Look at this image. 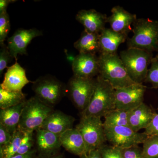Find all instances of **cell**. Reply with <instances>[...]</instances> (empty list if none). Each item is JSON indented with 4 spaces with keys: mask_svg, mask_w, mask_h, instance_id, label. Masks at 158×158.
<instances>
[{
    "mask_svg": "<svg viewBox=\"0 0 158 158\" xmlns=\"http://www.w3.org/2000/svg\"><path fill=\"white\" fill-rule=\"evenodd\" d=\"M145 82L152 84L154 87L158 88V61L152 59L150 68L148 69Z\"/></svg>",
    "mask_w": 158,
    "mask_h": 158,
    "instance_id": "obj_30",
    "label": "cell"
},
{
    "mask_svg": "<svg viewBox=\"0 0 158 158\" xmlns=\"http://www.w3.org/2000/svg\"><path fill=\"white\" fill-rule=\"evenodd\" d=\"M144 133L148 136H156L158 137V114L155 113L152 120L148 127L145 129Z\"/></svg>",
    "mask_w": 158,
    "mask_h": 158,
    "instance_id": "obj_33",
    "label": "cell"
},
{
    "mask_svg": "<svg viewBox=\"0 0 158 158\" xmlns=\"http://www.w3.org/2000/svg\"><path fill=\"white\" fill-rule=\"evenodd\" d=\"M102 158H123L120 148L103 144L98 148Z\"/></svg>",
    "mask_w": 158,
    "mask_h": 158,
    "instance_id": "obj_29",
    "label": "cell"
},
{
    "mask_svg": "<svg viewBox=\"0 0 158 158\" xmlns=\"http://www.w3.org/2000/svg\"><path fill=\"white\" fill-rule=\"evenodd\" d=\"M155 113L144 102L131 110L128 117L129 127L135 132L146 128L152 120Z\"/></svg>",
    "mask_w": 158,
    "mask_h": 158,
    "instance_id": "obj_19",
    "label": "cell"
},
{
    "mask_svg": "<svg viewBox=\"0 0 158 158\" xmlns=\"http://www.w3.org/2000/svg\"><path fill=\"white\" fill-rule=\"evenodd\" d=\"M131 79L136 84L145 81L152 52L133 48L121 51L119 55Z\"/></svg>",
    "mask_w": 158,
    "mask_h": 158,
    "instance_id": "obj_4",
    "label": "cell"
},
{
    "mask_svg": "<svg viewBox=\"0 0 158 158\" xmlns=\"http://www.w3.org/2000/svg\"><path fill=\"white\" fill-rule=\"evenodd\" d=\"M11 59H12L8 47L5 44L1 45L0 49V75H2L4 69L8 68L7 65L10 62Z\"/></svg>",
    "mask_w": 158,
    "mask_h": 158,
    "instance_id": "obj_31",
    "label": "cell"
},
{
    "mask_svg": "<svg viewBox=\"0 0 158 158\" xmlns=\"http://www.w3.org/2000/svg\"><path fill=\"white\" fill-rule=\"evenodd\" d=\"M133 35L128 40V48L153 52L158 51V21L137 19L133 25Z\"/></svg>",
    "mask_w": 158,
    "mask_h": 158,
    "instance_id": "obj_3",
    "label": "cell"
},
{
    "mask_svg": "<svg viewBox=\"0 0 158 158\" xmlns=\"http://www.w3.org/2000/svg\"><path fill=\"white\" fill-rule=\"evenodd\" d=\"M36 158H64L63 155L62 154L59 153L55 155L50 156L47 157H38Z\"/></svg>",
    "mask_w": 158,
    "mask_h": 158,
    "instance_id": "obj_38",
    "label": "cell"
},
{
    "mask_svg": "<svg viewBox=\"0 0 158 158\" xmlns=\"http://www.w3.org/2000/svg\"><path fill=\"white\" fill-rule=\"evenodd\" d=\"M23 135V132L18 129L12 134V137L9 143L4 147H0L2 148L5 158H10L16 154Z\"/></svg>",
    "mask_w": 158,
    "mask_h": 158,
    "instance_id": "obj_25",
    "label": "cell"
},
{
    "mask_svg": "<svg viewBox=\"0 0 158 158\" xmlns=\"http://www.w3.org/2000/svg\"><path fill=\"white\" fill-rule=\"evenodd\" d=\"M42 33L37 29H19L8 40V47L12 59H17V55H26L27 48L32 40L42 36Z\"/></svg>",
    "mask_w": 158,
    "mask_h": 158,
    "instance_id": "obj_11",
    "label": "cell"
},
{
    "mask_svg": "<svg viewBox=\"0 0 158 158\" xmlns=\"http://www.w3.org/2000/svg\"><path fill=\"white\" fill-rule=\"evenodd\" d=\"M62 147L75 155L81 156L86 152L85 141L81 133L76 128L67 130L60 135Z\"/></svg>",
    "mask_w": 158,
    "mask_h": 158,
    "instance_id": "obj_18",
    "label": "cell"
},
{
    "mask_svg": "<svg viewBox=\"0 0 158 158\" xmlns=\"http://www.w3.org/2000/svg\"><path fill=\"white\" fill-rule=\"evenodd\" d=\"M53 110V108L35 96L27 100L18 129L23 132H34L40 129L46 118Z\"/></svg>",
    "mask_w": 158,
    "mask_h": 158,
    "instance_id": "obj_5",
    "label": "cell"
},
{
    "mask_svg": "<svg viewBox=\"0 0 158 158\" xmlns=\"http://www.w3.org/2000/svg\"><path fill=\"white\" fill-rule=\"evenodd\" d=\"M73 76L85 78H94L99 74L98 57L96 55L79 53L72 62Z\"/></svg>",
    "mask_w": 158,
    "mask_h": 158,
    "instance_id": "obj_12",
    "label": "cell"
},
{
    "mask_svg": "<svg viewBox=\"0 0 158 158\" xmlns=\"http://www.w3.org/2000/svg\"><path fill=\"white\" fill-rule=\"evenodd\" d=\"M12 134L2 124L0 123V147H3L9 142Z\"/></svg>",
    "mask_w": 158,
    "mask_h": 158,
    "instance_id": "obj_34",
    "label": "cell"
},
{
    "mask_svg": "<svg viewBox=\"0 0 158 158\" xmlns=\"http://www.w3.org/2000/svg\"><path fill=\"white\" fill-rule=\"evenodd\" d=\"M120 149L123 158H143L142 149L138 145Z\"/></svg>",
    "mask_w": 158,
    "mask_h": 158,
    "instance_id": "obj_32",
    "label": "cell"
},
{
    "mask_svg": "<svg viewBox=\"0 0 158 158\" xmlns=\"http://www.w3.org/2000/svg\"><path fill=\"white\" fill-rule=\"evenodd\" d=\"M76 128L81 133L85 141L86 152L98 149L106 141L101 117L81 116Z\"/></svg>",
    "mask_w": 158,
    "mask_h": 158,
    "instance_id": "obj_7",
    "label": "cell"
},
{
    "mask_svg": "<svg viewBox=\"0 0 158 158\" xmlns=\"http://www.w3.org/2000/svg\"><path fill=\"white\" fill-rule=\"evenodd\" d=\"M96 79L93 95L88 106L81 113V116L102 117L116 109L115 88L99 75Z\"/></svg>",
    "mask_w": 158,
    "mask_h": 158,
    "instance_id": "obj_1",
    "label": "cell"
},
{
    "mask_svg": "<svg viewBox=\"0 0 158 158\" xmlns=\"http://www.w3.org/2000/svg\"><path fill=\"white\" fill-rule=\"evenodd\" d=\"M35 144L38 157H47L59 153L62 147L60 135L46 130L36 131Z\"/></svg>",
    "mask_w": 158,
    "mask_h": 158,
    "instance_id": "obj_13",
    "label": "cell"
},
{
    "mask_svg": "<svg viewBox=\"0 0 158 158\" xmlns=\"http://www.w3.org/2000/svg\"><path fill=\"white\" fill-rule=\"evenodd\" d=\"M23 132V136L16 154H26L34 149L35 139L34 138V132L26 131Z\"/></svg>",
    "mask_w": 158,
    "mask_h": 158,
    "instance_id": "obj_27",
    "label": "cell"
},
{
    "mask_svg": "<svg viewBox=\"0 0 158 158\" xmlns=\"http://www.w3.org/2000/svg\"><path fill=\"white\" fill-rule=\"evenodd\" d=\"M96 79L73 76L66 86V92L76 107L81 113L87 108L94 91Z\"/></svg>",
    "mask_w": 158,
    "mask_h": 158,
    "instance_id": "obj_8",
    "label": "cell"
},
{
    "mask_svg": "<svg viewBox=\"0 0 158 158\" xmlns=\"http://www.w3.org/2000/svg\"><path fill=\"white\" fill-rule=\"evenodd\" d=\"M75 118L59 110L53 111L46 118L40 129L46 130L60 135L73 128Z\"/></svg>",
    "mask_w": 158,
    "mask_h": 158,
    "instance_id": "obj_17",
    "label": "cell"
},
{
    "mask_svg": "<svg viewBox=\"0 0 158 158\" xmlns=\"http://www.w3.org/2000/svg\"><path fill=\"white\" fill-rule=\"evenodd\" d=\"M106 15L94 10H81L78 12L76 19L84 26L85 31L99 34L105 28L107 23Z\"/></svg>",
    "mask_w": 158,
    "mask_h": 158,
    "instance_id": "obj_16",
    "label": "cell"
},
{
    "mask_svg": "<svg viewBox=\"0 0 158 158\" xmlns=\"http://www.w3.org/2000/svg\"><path fill=\"white\" fill-rule=\"evenodd\" d=\"M25 102L0 110V123L12 134L18 128Z\"/></svg>",
    "mask_w": 158,
    "mask_h": 158,
    "instance_id": "obj_21",
    "label": "cell"
},
{
    "mask_svg": "<svg viewBox=\"0 0 158 158\" xmlns=\"http://www.w3.org/2000/svg\"><path fill=\"white\" fill-rule=\"evenodd\" d=\"M10 30V22L7 11L0 13V45L4 44Z\"/></svg>",
    "mask_w": 158,
    "mask_h": 158,
    "instance_id": "obj_28",
    "label": "cell"
},
{
    "mask_svg": "<svg viewBox=\"0 0 158 158\" xmlns=\"http://www.w3.org/2000/svg\"><path fill=\"white\" fill-rule=\"evenodd\" d=\"M33 90L40 100L53 108L66 93V86L51 76L40 77L33 82Z\"/></svg>",
    "mask_w": 158,
    "mask_h": 158,
    "instance_id": "obj_6",
    "label": "cell"
},
{
    "mask_svg": "<svg viewBox=\"0 0 158 158\" xmlns=\"http://www.w3.org/2000/svg\"><path fill=\"white\" fill-rule=\"evenodd\" d=\"M80 158H102L98 149L94 150L88 152H85L81 156Z\"/></svg>",
    "mask_w": 158,
    "mask_h": 158,
    "instance_id": "obj_35",
    "label": "cell"
},
{
    "mask_svg": "<svg viewBox=\"0 0 158 158\" xmlns=\"http://www.w3.org/2000/svg\"><path fill=\"white\" fill-rule=\"evenodd\" d=\"M25 95L22 91H7L0 88V108L7 109L26 101Z\"/></svg>",
    "mask_w": 158,
    "mask_h": 158,
    "instance_id": "obj_24",
    "label": "cell"
},
{
    "mask_svg": "<svg viewBox=\"0 0 158 158\" xmlns=\"http://www.w3.org/2000/svg\"><path fill=\"white\" fill-rule=\"evenodd\" d=\"M127 35L119 34L111 28H105L99 35L100 53H116L118 47L124 43Z\"/></svg>",
    "mask_w": 158,
    "mask_h": 158,
    "instance_id": "obj_20",
    "label": "cell"
},
{
    "mask_svg": "<svg viewBox=\"0 0 158 158\" xmlns=\"http://www.w3.org/2000/svg\"><path fill=\"white\" fill-rule=\"evenodd\" d=\"M153 59H154V60H157V61H158V54L156 55V56L155 57H153Z\"/></svg>",
    "mask_w": 158,
    "mask_h": 158,
    "instance_id": "obj_39",
    "label": "cell"
},
{
    "mask_svg": "<svg viewBox=\"0 0 158 158\" xmlns=\"http://www.w3.org/2000/svg\"><path fill=\"white\" fill-rule=\"evenodd\" d=\"M143 158H158V137L148 136L143 143Z\"/></svg>",
    "mask_w": 158,
    "mask_h": 158,
    "instance_id": "obj_26",
    "label": "cell"
},
{
    "mask_svg": "<svg viewBox=\"0 0 158 158\" xmlns=\"http://www.w3.org/2000/svg\"><path fill=\"white\" fill-rule=\"evenodd\" d=\"M111 11V15L107 18L110 28L117 33L127 35L138 19L136 15L130 13L119 6L113 7Z\"/></svg>",
    "mask_w": 158,
    "mask_h": 158,
    "instance_id": "obj_14",
    "label": "cell"
},
{
    "mask_svg": "<svg viewBox=\"0 0 158 158\" xmlns=\"http://www.w3.org/2000/svg\"><path fill=\"white\" fill-rule=\"evenodd\" d=\"M98 57L99 75L109 82L115 89L136 84L130 78L117 53H100Z\"/></svg>",
    "mask_w": 158,
    "mask_h": 158,
    "instance_id": "obj_2",
    "label": "cell"
},
{
    "mask_svg": "<svg viewBox=\"0 0 158 158\" xmlns=\"http://www.w3.org/2000/svg\"><path fill=\"white\" fill-rule=\"evenodd\" d=\"M15 1L11 0H1L0 1V13L7 11V7L10 3H12Z\"/></svg>",
    "mask_w": 158,
    "mask_h": 158,
    "instance_id": "obj_37",
    "label": "cell"
},
{
    "mask_svg": "<svg viewBox=\"0 0 158 158\" xmlns=\"http://www.w3.org/2000/svg\"><path fill=\"white\" fill-rule=\"evenodd\" d=\"M130 111L115 109L109 111L103 116L104 127H128V117Z\"/></svg>",
    "mask_w": 158,
    "mask_h": 158,
    "instance_id": "obj_23",
    "label": "cell"
},
{
    "mask_svg": "<svg viewBox=\"0 0 158 158\" xmlns=\"http://www.w3.org/2000/svg\"></svg>",
    "mask_w": 158,
    "mask_h": 158,
    "instance_id": "obj_40",
    "label": "cell"
},
{
    "mask_svg": "<svg viewBox=\"0 0 158 158\" xmlns=\"http://www.w3.org/2000/svg\"><path fill=\"white\" fill-rule=\"evenodd\" d=\"M7 68L0 88L7 91H22L23 88L31 82L27 78L25 70L17 61Z\"/></svg>",
    "mask_w": 158,
    "mask_h": 158,
    "instance_id": "obj_15",
    "label": "cell"
},
{
    "mask_svg": "<svg viewBox=\"0 0 158 158\" xmlns=\"http://www.w3.org/2000/svg\"><path fill=\"white\" fill-rule=\"evenodd\" d=\"M106 140L112 145L124 148L143 144L148 136L135 132L128 127H104Z\"/></svg>",
    "mask_w": 158,
    "mask_h": 158,
    "instance_id": "obj_9",
    "label": "cell"
},
{
    "mask_svg": "<svg viewBox=\"0 0 158 158\" xmlns=\"http://www.w3.org/2000/svg\"><path fill=\"white\" fill-rule=\"evenodd\" d=\"M36 153H37V151L34 149L26 154H16L10 158H37L36 157Z\"/></svg>",
    "mask_w": 158,
    "mask_h": 158,
    "instance_id": "obj_36",
    "label": "cell"
},
{
    "mask_svg": "<svg viewBox=\"0 0 158 158\" xmlns=\"http://www.w3.org/2000/svg\"><path fill=\"white\" fill-rule=\"evenodd\" d=\"M99 34H93L84 31L81 37L74 44V47L79 53H89L96 55L100 52Z\"/></svg>",
    "mask_w": 158,
    "mask_h": 158,
    "instance_id": "obj_22",
    "label": "cell"
},
{
    "mask_svg": "<svg viewBox=\"0 0 158 158\" xmlns=\"http://www.w3.org/2000/svg\"><path fill=\"white\" fill-rule=\"evenodd\" d=\"M146 86L135 84L115 89L116 109L131 111L143 103Z\"/></svg>",
    "mask_w": 158,
    "mask_h": 158,
    "instance_id": "obj_10",
    "label": "cell"
}]
</instances>
